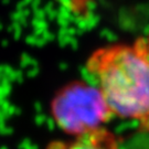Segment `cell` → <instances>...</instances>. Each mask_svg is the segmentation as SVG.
Segmentation results:
<instances>
[{
    "label": "cell",
    "mask_w": 149,
    "mask_h": 149,
    "mask_svg": "<svg viewBox=\"0 0 149 149\" xmlns=\"http://www.w3.org/2000/svg\"><path fill=\"white\" fill-rule=\"evenodd\" d=\"M85 72L114 117L149 130V61L137 41L96 49L86 60Z\"/></svg>",
    "instance_id": "1"
},
{
    "label": "cell",
    "mask_w": 149,
    "mask_h": 149,
    "mask_svg": "<svg viewBox=\"0 0 149 149\" xmlns=\"http://www.w3.org/2000/svg\"><path fill=\"white\" fill-rule=\"evenodd\" d=\"M136 41H137V43L140 45V48L143 49L145 55L147 56V59H148V61H149V33L146 37L138 38Z\"/></svg>",
    "instance_id": "4"
},
{
    "label": "cell",
    "mask_w": 149,
    "mask_h": 149,
    "mask_svg": "<svg viewBox=\"0 0 149 149\" xmlns=\"http://www.w3.org/2000/svg\"><path fill=\"white\" fill-rule=\"evenodd\" d=\"M54 149H123L118 138L105 127L96 129L64 144H59Z\"/></svg>",
    "instance_id": "3"
},
{
    "label": "cell",
    "mask_w": 149,
    "mask_h": 149,
    "mask_svg": "<svg viewBox=\"0 0 149 149\" xmlns=\"http://www.w3.org/2000/svg\"><path fill=\"white\" fill-rule=\"evenodd\" d=\"M51 114L58 127L73 137L105 127L114 117L101 92L88 81L62 87L52 101Z\"/></svg>",
    "instance_id": "2"
}]
</instances>
